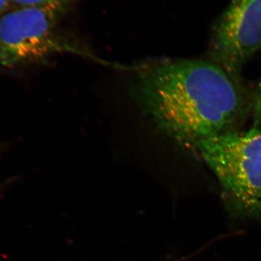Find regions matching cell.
<instances>
[{
  "instance_id": "cell-1",
  "label": "cell",
  "mask_w": 261,
  "mask_h": 261,
  "mask_svg": "<svg viewBox=\"0 0 261 261\" xmlns=\"http://www.w3.org/2000/svg\"><path fill=\"white\" fill-rule=\"evenodd\" d=\"M134 98L157 129L195 150L200 141L243 126L254 97L209 60L161 59L139 68Z\"/></svg>"
},
{
  "instance_id": "cell-4",
  "label": "cell",
  "mask_w": 261,
  "mask_h": 261,
  "mask_svg": "<svg viewBox=\"0 0 261 261\" xmlns=\"http://www.w3.org/2000/svg\"><path fill=\"white\" fill-rule=\"evenodd\" d=\"M261 49V0H231L211 28L208 56L233 78Z\"/></svg>"
},
{
  "instance_id": "cell-2",
  "label": "cell",
  "mask_w": 261,
  "mask_h": 261,
  "mask_svg": "<svg viewBox=\"0 0 261 261\" xmlns=\"http://www.w3.org/2000/svg\"><path fill=\"white\" fill-rule=\"evenodd\" d=\"M195 151L219 182L230 214L239 219H260L261 127L205 139Z\"/></svg>"
},
{
  "instance_id": "cell-3",
  "label": "cell",
  "mask_w": 261,
  "mask_h": 261,
  "mask_svg": "<svg viewBox=\"0 0 261 261\" xmlns=\"http://www.w3.org/2000/svg\"><path fill=\"white\" fill-rule=\"evenodd\" d=\"M62 15L32 7L5 12L0 16V66L18 68L65 51L92 58L58 34L56 27Z\"/></svg>"
},
{
  "instance_id": "cell-7",
  "label": "cell",
  "mask_w": 261,
  "mask_h": 261,
  "mask_svg": "<svg viewBox=\"0 0 261 261\" xmlns=\"http://www.w3.org/2000/svg\"><path fill=\"white\" fill-rule=\"evenodd\" d=\"M10 3V0H0V16L4 14Z\"/></svg>"
},
{
  "instance_id": "cell-5",
  "label": "cell",
  "mask_w": 261,
  "mask_h": 261,
  "mask_svg": "<svg viewBox=\"0 0 261 261\" xmlns=\"http://www.w3.org/2000/svg\"><path fill=\"white\" fill-rule=\"evenodd\" d=\"M75 0H10L17 8H42L63 15Z\"/></svg>"
},
{
  "instance_id": "cell-6",
  "label": "cell",
  "mask_w": 261,
  "mask_h": 261,
  "mask_svg": "<svg viewBox=\"0 0 261 261\" xmlns=\"http://www.w3.org/2000/svg\"><path fill=\"white\" fill-rule=\"evenodd\" d=\"M252 128L261 127V83L255 93L253 99L252 110Z\"/></svg>"
}]
</instances>
